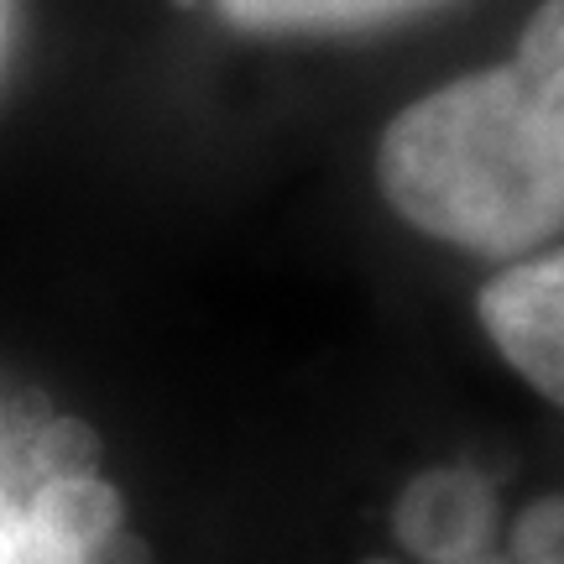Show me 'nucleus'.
<instances>
[{
	"mask_svg": "<svg viewBox=\"0 0 564 564\" xmlns=\"http://www.w3.org/2000/svg\"><path fill=\"white\" fill-rule=\"evenodd\" d=\"M392 215L470 257H528L564 230V0H544L497 68L392 116L377 147Z\"/></svg>",
	"mask_w": 564,
	"mask_h": 564,
	"instance_id": "nucleus-1",
	"label": "nucleus"
},
{
	"mask_svg": "<svg viewBox=\"0 0 564 564\" xmlns=\"http://www.w3.org/2000/svg\"><path fill=\"white\" fill-rule=\"evenodd\" d=\"M476 314L502 361L564 408V251L507 267L476 293Z\"/></svg>",
	"mask_w": 564,
	"mask_h": 564,
	"instance_id": "nucleus-2",
	"label": "nucleus"
},
{
	"mask_svg": "<svg viewBox=\"0 0 564 564\" xmlns=\"http://www.w3.org/2000/svg\"><path fill=\"white\" fill-rule=\"evenodd\" d=\"M11 518H17V502H6V491H0V549H6V533H11Z\"/></svg>",
	"mask_w": 564,
	"mask_h": 564,
	"instance_id": "nucleus-6",
	"label": "nucleus"
},
{
	"mask_svg": "<svg viewBox=\"0 0 564 564\" xmlns=\"http://www.w3.org/2000/svg\"><path fill=\"white\" fill-rule=\"evenodd\" d=\"M460 564H564V491L528 502L507 528L502 549H481Z\"/></svg>",
	"mask_w": 564,
	"mask_h": 564,
	"instance_id": "nucleus-5",
	"label": "nucleus"
},
{
	"mask_svg": "<svg viewBox=\"0 0 564 564\" xmlns=\"http://www.w3.org/2000/svg\"><path fill=\"white\" fill-rule=\"evenodd\" d=\"M429 6L444 0H215V11L241 32H366Z\"/></svg>",
	"mask_w": 564,
	"mask_h": 564,
	"instance_id": "nucleus-4",
	"label": "nucleus"
},
{
	"mask_svg": "<svg viewBox=\"0 0 564 564\" xmlns=\"http://www.w3.org/2000/svg\"><path fill=\"white\" fill-rule=\"evenodd\" d=\"M392 533L423 564H460L491 549L497 497L476 470H423L398 497Z\"/></svg>",
	"mask_w": 564,
	"mask_h": 564,
	"instance_id": "nucleus-3",
	"label": "nucleus"
}]
</instances>
